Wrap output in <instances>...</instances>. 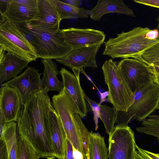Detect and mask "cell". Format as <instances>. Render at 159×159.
I'll return each instance as SVG.
<instances>
[{"label":"cell","mask_w":159,"mask_h":159,"mask_svg":"<svg viewBox=\"0 0 159 159\" xmlns=\"http://www.w3.org/2000/svg\"><path fill=\"white\" fill-rule=\"evenodd\" d=\"M111 13L135 16L133 11L122 0H98L95 6L90 10L89 16L92 20L98 21L104 15Z\"/></svg>","instance_id":"d6986e66"},{"label":"cell","mask_w":159,"mask_h":159,"mask_svg":"<svg viewBox=\"0 0 159 159\" xmlns=\"http://www.w3.org/2000/svg\"><path fill=\"white\" fill-rule=\"evenodd\" d=\"M138 132L156 138L159 142V115L153 114L142 121L141 125L136 128Z\"/></svg>","instance_id":"d4e9b609"},{"label":"cell","mask_w":159,"mask_h":159,"mask_svg":"<svg viewBox=\"0 0 159 159\" xmlns=\"http://www.w3.org/2000/svg\"><path fill=\"white\" fill-rule=\"evenodd\" d=\"M84 97L90 106L93 114V120L95 124V130H97L98 128V120L99 117V112L100 104L89 98L86 95L83 91Z\"/></svg>","instance_id":"83f0119b"},{"label":"cell","mask_w":159,"mask_h":159,"mask_svg":"<svg viewBox=\"0 0 159 159\" xmlns=\"http://www.w3.org/2000/svg\"><path fill=\"white\" fill-rule=\"evenodd\" d=\"M135 156L136 159H159V153H155L143 149L137 144Z\"/></svg>","instance_id":"f1b7e54d"},{"label":"cell","mask_w":159,"mask_h":159,"mask_svg":"<svg viewBox=\"0 0 159 159\" xmlns=\"http://www.w3.org/2000/svg\"><path fill=\"white\" fill-rule=\"evenodd\" d=\"M99 117L102 122L107 133L109 135L115 129L116 110L106 105H100Z\"/></svg>","instance_id":"484cf974"},{"label":"cell","mask_w":159,"mask_h":159,"mask_svg":"<svg viewBox=\"0 0 159 159\" xmlns=\"http://www.w3.org/2000/svg\"><path fill=\"white\" fill-rule=\"evenodd\" d=\"M43 88L23 105L16 121L17 131L35 149L40 158L55 157L49 123L50 112L54 109Z\"/></svg>","instance_id":"6da1fadb"},{"label":"cell","mask_w":159,"mask_h":159,"mask_svg":"<svg viewBox=\"0 0 159 159\" xmlns=\"http://www.w3.org/2000/svg\"><path fill=\"white\" fill-rule=\"evenodd\" d=\"M0 93V126L16 122L22 106L19 93L11 87L3 86Z\"/></svg>","instance_id":"5bb4252c"},{"label":"cell","mask_w":159,"mask_h":159,"mask_svg":"<svg viewBox=\"0 0 159 159\" xmlns=\"http://www.w3.org/2000/svg\"><path fill=\"white\" fill-rule=\"evenodd\" d=\"M61 20L64 19L87 18L90 10L77 7L62 1L52 0Z\"/></svg>","instance_id":"603a6c76"},{"label":"cell","mask_w":159,"mask_h":159,"mask_svg":"<svg viewBox=\"0 0 159 159\" xmlns=\"http://www.w3.org/2000/svg\"><path fill=\"white\" fill-rule=\"evenodd\" d=\"M0 61L2 60L5 54L4 53L5 51H4L1 48H0Z\"/></svg>","instance_id":"74e56055"},{"label":"cell","mask_w":159,"mask_h":159,"mask_svg":"<svg viewBox=\"0 0 159 159\" xmlns=\"http://www.w3.org/2000/svg\"><path fill=\"white\" fill-rule=\"evenodd\" d=\"M40 158L33 147L19 135L17 139V159H39Z\"/></svg>","instance_id":"4316f807"},{"label":"cell","mask_w":159,"mask_h":159,"mask_svg":"<svg viewBox=\"0 0 159 159\" xmlns=\"http://www.w3.org/2000/svg\"><path fill=\"white\" fill-rule=\"evenodd\" d=\"M38 0H9L3 14L4 18L18 25L32 20L38 11Z\"/></svg>","instance_id":"4fadbf2b"},{"label":"cell","mask_w":159,"mask_h":159,"mask_svg":"<svg viewBox=\"0 0 159 159\" xmlns=\"http://www.w3.org/2000/svg\"><path fill=\"white\" fill-rule=\"evenodd\" d=\"M30 62L15 53L7 52L0 61V83L2 84L17 77Z\"/></svg>","instance_id":"ac0fdd59"},{"label":"cell","mask_w":159,"mask_h":159,"mask_svg":"<svg viewBox=\"0 0 159 159\" xmlns=\"http://www.w3.org/2000/svg\"><path fill=\"white\" fill-rule=\"evenodd\" d=\"M137 3L159 9V0H134Z\"/></svg>","instance_id":"f546056e"},{"label":"cell","mask_w":159,"mask_h":159,"mask_svg":"<svg viewBox=\"0 0 159 159\" xmlns=\"http://www.w3.org/2000/svg\"><path fill=\"white\" fill-rule=\"evenodd\" d=\"M17 124L15 121L0 126V139L5 142L9 159H17Z\"/></svg>","instance_id":"44dd1931"},{"label":"cell","mask_w":159,"mask_h":159,"mask_svg":"<svg viewBox=\"0 0 159 159\" xmlns=\"http://www.w3.org/2000/svg\"><path fill=\"white\" fill-rule=\"evenodd\" d=\"M85 155L86 158V159H90L89 158V153L88 151L85 153Z\"/></svg>","instance_id":"ab89813d"},{"label":"cell","mask_w":159,"mask_h":159,"mask_svg":"<svg viewBox=\"0 0 159 159\" xmlns=\"http://www.w3.org/2000/svg\"><path fill=\"white\" fill-rule=\"evenodd\" d=\"M157 20L158 22V25L157 28V29L158 30L159 32V17L157 19Z\"/></svg>","instance_id":"60d3db41"},{"label":"cell","mask_w":159,"mask_h":159,"mask_svg":"<svg viewBox=\"0 0 159 159\" xmlns=\"http://www.w3.org/2000/svg\"><path fill=\"white\" fill-rule=\"evenodd\" d=\"M133 58L143 61L150 66L155 73H159V43Z\"/></svg>","instance_id":"cb8c5ba5"},{"label":"cell","mask_w":159,"mask_h":159,"mask_svg":"<svg viewBox=\"0 0 159 159\" xmlns=\"http://www.w3.org/2000/svg\"><path fill=\"white\" fill-rule=\"evenodd\" d=\"M9 0H0V11H2V12H0V13L3 14L5 11L8 5Z\"/></svg>","instance_id":"d590c367"},{"label":"cell","mask_w":159,"mask_h":159,"mask_svg":"<svg viewBox=\"0 0 159 159\" xmlns=\"http://www.w3.org/2000/svg\"><path fill=\"white\" fill-rule=\"evenodd\" d=\"M101 45L73 49L64 57L56 60L59 63L72 70H81L83 68L98 67L96 56Z\"/></svg>","instance_id":"9a60e30c"},{"label":"cell","mask_w":159,"mask_h":159,"mask_svg":"<svg viewBox=\"0 0 159 159\" xmlns=\"http://www.w3.org/2000/svg\"><path fill=\"white\" fill-rule=\"evenodd\" d=\"M109 95L107 101L116 110L126 112L134 101V94L118 66L112 59L106 60L102 66Z\"/></svg>","instance_id":"8992f818"},{"label":"cell","mask_w":159,"mask_h":159,"mask_svg":"<svg viewBox=\"0 0 159 159\" xmlns=\"http://www.w3.org/2000/svg\"><path fill=\"white\" fill-rule=\"evenodd\" d=\"M65 1V2L77 7H80L81 3V1L79 0H69Z\"/></svg>","instance_id":"e575fe53"},{"label":"cell","mask_w":159,"mask_h":159,"mask_svg":"<svg viewBox=\"0 0 159 159\" xmlns=\"http://www.w3.org/2000/svg\"><path fill=\"white\" fill-rule=\"evenodd\" d=\"M159 109V85L153 82L134 93L133 102L126 112L116 110V123L126 126L131 119L142 121Z\"/></svg>","instance_id":"5b68a950"},{"label":"cell","mask_w":159,"mask_h":159,"mask_svg":"<svg viewBox=\"0 0 159 159\" xmlns=\"http://www.w3.org/2000/svg\"><path fill=\"white\" fill-rule=\"evenodd\" d=\"M41 74L34 67L27 66L21 74L1 84L15 89L19 93L22 105L34 94L43 88Z\"/></svg>","instance_id":"30bf717a"},{"label":"cell","mask_w":159,"mask_h":159,"mask_svg":"<svg viewBox=\"0 0 159 159\" xmlns=\"http://www.w3.org/2000/svg\"><path fill=\"white\" fill-rule=\"evenodd\" d=\"M53 107L62 123L67 139L86 159L87 141L90 132L85 126L77 105L64 87L52 98Z\"/></svg>","instance_id":"7a4b0ae2"},{"label":"cell","mask_w":159,"mask_h":159,"mask_svg":"<svg viewBox=\"0 0 159 159\" xmlns=\"http://www.w3.org/2000/svg\"><path fill=\"white\" fill-rule=\"evenodd\" d=\"M17 26L35 49L38 58L60 59L73 50L65 42L61 30L47 32L29 29L25 24Z\"/></svg>","instance_id":"277c9868"},{"label":"cell","mask_w":159,"mask_h":159,"mask_svg":"<svg viewBox=\"0 0 159 159\" xmlns=\"http://www.w3.org/2000/svg\"><path fill=\"white\" fill-rule=\"evenodd\" d=\"M101 100L100 102L99 103L100 104L103 102H105L106 100V98L109 95L108 91L104 92L102 93H100Z\"/></svg>","instance_id":"8d00e7d4"},{"label":"cell","mask_w":159,"mask_h":159,"mask_svg":"<svg viewBox=\"0 0 159 159\" xmlns=\"http://www.w3.org/2000/svg\"><path fill=\"white\" fill-rule=\"evenodd\" d=\"M47 159H55V157H50L47 158Z\"/></svg>","instance_id":"b9f144b4"},{"label":"cell","mask_w":159,"mask_h":159,"mask_svg":"<svg viewBox=\"0 0 159 159\" xmlns=\"http://www.w3.org/2000/svg\"><path fill=\"white\" fill-rule=\"evenodd\" d=\"M49 123L55 157L58 159H65L67 136L62 123L54 109L50 112Z\"/></svg>","instance_id":"e0dca14e"},{"label":"cell","mask_w":159,"mask_h":159,"mask_svg":"<svg viewBox=\"0 0 159 159\" xmlns=\"http://www.w3.org/2000/svg\"><path fill=\"white\" fill-rule=\"evenodd\" d=\"M146 38L150 40H159V32L157 29L150 30L146 34Z\"/></svg>","instance_id":"1f68e13d"},{"label":"cell","mask_w":159,"mask_h":159,"mask_svg":"<svg viewBox=\"0 0 159 159\" xmlns=\"http://www.w3.org/2000/svg\"><path fill=\"white\" fill-rule=\"evenodd\" d=\"M61 31L65 42L73 49L101 45L106 37L103 31L93 29L71 27Z\"/></svg>","instance_id":"8fae6325"},{"label":"cell","mask_w":159,"mask_h":159,"mask_svg":"<svg viewBox=\"0 0 159 159\" xmlns=\"http://www.w3.org/2000/svg\"><path fill=\"white\" fill-rule=\"evenodd\" d=\"M72 70L74 74L65 68L62 67L60 73L62 77L64 87L77 105L80 112L81 117L83 118L86 116L88 111L83 95V90L80 81L79 75L81 70L75 69Z\"/></svg>","instance_id":"2e32d148"},{"label":"cell","mask_w":159,"mask_h":159,"mask_svg":"<svg viewBox=\"0 0 159 159\" xmlns=\"http://www.w3.org/2000/svg\"><path fill=\"white\" fill-rule=\"evenodd\" d=\"M146 27H137L126 32H122L117 36L110 38L105 43L102 54L113 59L134 58L159 43V40H152L146 38L150 30Z\"/></svg>","instance_id":"3957f363"},{"label":"cell","mask_w":159,"mask_h":159,"mask_svg":"<svg viewBox=\"0 0 159 159\" xmlns=\"http://www.w3.org/2000/svg\"><path fill=\"white\" fill-rule=\"evenodd\" d=\"M87 150L90 159H108V148L104 137L98 133L90 132L87 141Z\"/></svg>","instance_id":"7402d4cb"},{"label":"cell","mask_w":159,"mask_h":159,"mask_svg":"<svg viewBox=\"0 0 159 159\" xmlns=\"http://www.w3.org/2000/svg\"><path fill=\"white\" fill-rule=\"evenodd\" d=\"M108 142L109 159H136L134 133L128 126L116 125Z\"/></svg>","instance_id":"9c48e42d"},{"label":"cell","mask_w":159,"mask_h":159,"mask_svg":"<svg viewBox=\"0 0 159 159\" xmlns=\"http://www.w3.org/2000/svg\"><path fill=\"white\" fill-rule=\"evenodd\" d=\"M134 94L141 88L155 82V73L149 65L134 58H126L117 64Z\"/></svg>","instance_id":"ba28073f"},{"label":"cell","mask_w":159,"mask_h":159,"mask_svg":"<svg viewBox=\"0 0 159 159\" xmlns=\"http://www.w3.org/2000/svg\"><path fill=\"white\" fill-rule=\"evenodd\" d=\"M73 153L75 159H84V157L83 154L73 146Z\"/></svg>","instance_id":"836d02e7"},{"label":"cell","mask_w":159,"mask_h":159,"mask_svg":"<svg viewBox=\"0 0 159 159\" xmlns=\"http://www.w3.org/2000/svg\"><path fill=\"white\" fill-rule=\"evenodd\" d=\"M41 61L44 67L42 80L43 88L48 92H60L64 86L62 81L57 78L59 71L57 64L51 59H43Z\"/></svg>","instance_id":"ffe728a7"},{"label":"cell","mask_w":159,"mask_h":159,"mask_svg":"<svg viewBox=\"0 0 159 159\" xmlns=\"http://www.w3.org/2000/svg\"><path fill=\"white\" fill-rule=\"evenodd\" d=\"M156 78L155 82L159 85V73H155Z\"/></svg>","instance_id":"f35d334b"},{"label":"cell","mask_w":159,"mask_h":159,"mask_svg":"<svg viewBox=\"0 0 159 159\" xmlns=\"http://www.w3.org/2000/svg\"><path fill=\"white\" fill-rule=\"evenodd\" d=\"M39 10L32 20L25 24L29 28L47 32L61 30V21L52 0H38Z\"/></svg>","instance_id":"7c38bea8"},{"label":"cell","mask_w":159,"mask_h":159,"mask_svg":"<svg viewBox=\"0 0 159 159\" xmlns=\"http://www.w3.org/2000/svg\"><path fill=\"white\" fill-rule=\"evenodd\" d=\"M65 159H75L73 155L72 145L67 139L66 155Z\"/></svg>","instance_id":"d6a6232c"},{"label":"cell","mask_w":159,"mask_h":159,"mask_svg":"<svg viewBox=\"0 0 159 159\" xmlns=\"http://www.w3.org/2000/svg\"><path fill=\"white\" fill-rule=\"evenodd\" d=\"M0 48L30 62L38 58L35 49L18 26L6 19L0 23Z\"/></svg>","instance_id":"52a82bcc"},{"label":"cell","mask_w":159,"mask_h":159,"mask_svg":"<svg viewBox=\"0 0 159 159\" xmlns=\"http://www.w3.org/2000/svg\"><path fill=\"white\" fill-rule=\"evenodd\" d=\"M0 159H9L4 140L0 139Z\"/></svg>","instance_id":"4dcf8cb0"},{"label":"cell","mask_w":159,"mask_h":159,"mask_svg":"<svg viewBox=\"0 0 159 159\" xmlns=\"http://www.w3.org/2000/svg\"></svg>","instance_id":"7bdbcfd3"}]
</instances>
